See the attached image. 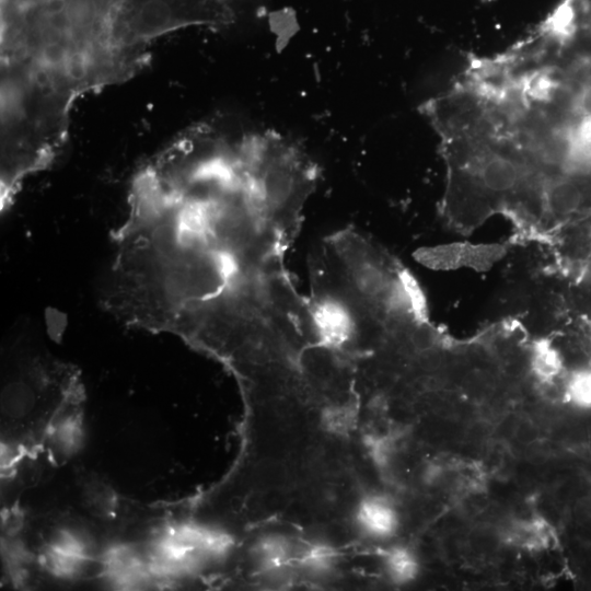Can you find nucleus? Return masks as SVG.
Masks as SVG:
<instances>
[{
    "instance_id": "f257e3e1",
    "label": "nucleus",
    "mask_w": 591,
    "mask_h": 591,
    "mask_svg": "<svg viewBox=\"0 0 591 591\" xmlns=\"http://www.w3.org/2000/svg\"><path fill=\"white\" fill-rule=\"evenodd\" d=\"M318 176L300 151L257 132L165 146L131 179L105 308L235 368L282 352L314 317L285 257Z\"/></svg>"
},
{
    "instance_id": "f03ea898",
    "label": "nucleus",
    "mask_w": 591,
    "mask_h": 591,
    "mask_svg": "<svg viewBox=\"0 0 591 591\" xmlns=\"http://www.w3.org/2000/svg\"><path fill=\"white\" fill-rule=\"evenodd\" d=\"M0 3V188L14 195L60 154L79 100L141 72L161 36L138 0Z\"/></svg>"
},
{
    "instance_id": "7ed1b4c3",
    "label": "nucleus",
    "mask_w": 591,
    "mask_h": 591,
    "mask_svg": "<svg viewBox=\"0 0 591 591\" xmlns=\"http://www.w3.org/2000/svg\"><path fill=\"white\" fill-rule=\"evenodd\" d=\"M228 546L225 531L194 522L171 523L151 537L144 554L153 578L179 579L219 560Z\"/></svg>"
},
{
    "instance_id": "20e7f679",
    "label": "nucleus",
    "mask_w": 591,
    "mask_h": 591,
    "mask_svg": "<svg viewBox=\"0 0 591 591\" xmlns=\"http://www.w3.org/2000/svg\"><path fill=\"white\" fill-rule=\"evenodd\" d=\"M507 243L473 244L454 242L418 250L416 259L436 270H453L462 267L487 271L508 252Z\"/></svg>"
},
{
    "instance_id": "39448f33",
    "label": "nucleus",
    "mask_w": 591,
    "mask_h": 591,
    "mask_svg": "<svg viewBox=\"0 0 591 591\" xmlns=\"http://www.w3.org/2000/svg\"><path fill=\"white\" fill-rule=\"evenodd\" d=\"M92 560V545L80 531L57 529L40 553L45 569L58 578H74Z\"/></svg>"
},
{
    "instance_id": "423d86ee",
    "label": "nucleus",
    "mask_w": 591,
    "mask_h": 591,
    "mask_svg": "<svg viewBox=\"0 0 591 591\" xmlns=\"http://www.w3.org/2000/svg\"><path fill=\"white\" fill-rule=\"evenodd\" d=\"M553 151L567 172L591 171V106L578 109L576 119L552 131Z\"/></svg>"
},
{
    "instance_id": "0eeeda50",
    "label": "nucleus",
    "mask_w": 591,
    "mask_h": 591,
    "mask_svg": "<svg viewBox=\"0 0 591 591\" xmlns=\"http://www.w3.org/2000/svg\"><path fill=\"white\" fill-rule=\"evenodd\" d=\"M357 529L373 541H389L398 531L399 512L389 497L380 494L366 495L355 510Z\"/></svg>"
},
{
    "instance_id": "6e6552de",
    "label": "nucleus",
    "mask_w": 591,
    "mask_h": 591,
    "mask_svg": "<svg viewBox=\"0 0 591 591\" xmlns=\"http://www.w3.org/2000/svg\"><path fill=\"white\" fill-rule=\"evenodd\" d=\"M474 177L485 190L505 195L512 193L524 181V167L507 153L487 152L477 159Z\"/></svg>"
},
{
    "instance_id": "1a4fd4ad",
    "label": "nucleus",
    "mask_w": 591,
    "mask_h": 591,
    "mask_svg": "<svg viewBox=\"0 0 591 591\" xmlns=\"http://www.w3.org/2000/svg\"><path fill=\"white\" fill-rule=\"evenodd\" d=\"M299 546L285 534L267 533L255 542L252 558L255 567L263 573L286 572L297 565Z\"/></svg>"
},
{
    "instance_id": "9d476101",
    "label": "nucleus",
    "mask_w": 591,
    "mask_h": 591,
    "mask_svg": "<svg viewBox=\"0 0 591 591\" xmlns=\"http://www.w3.org/2000/svg\"><path fill=\"white\" fill-rule=\"evenodd\" d=\"M104 573L117 587H136L148 577H152L144 552L129 547H119L109 552L104 560Z\"/></svg>"
},
{
    "instance_id": "9b49d317",
    "label": "nucleus",
    "mask_w": 591,
    "mask_h": 591,
    "mask_svg": "<svg viewBox=\"0 0 591 591\" xmlns=\"http://www.w3.org/2000/svg\"><path fill=\"white\" fill-rule=\"evenodd\" d=\"M508 544L525 552H542L556 542L553 526L544 518L531 515L513 520L505 530Z\"/></svg>"
},
{
    "instance_id": "f8f14e48",
    "label": "nucleus",
    "mask_w": 591,
    "mask_h": 591,
    "mask_svg": "<svg viewBox=\"0 0 591 591\" xmlns=\"http://www.w3.org/2000/svg\"><path fill=\"white\" fill-rule=\"evenodd\" d=\"M381 560L384 575L394 586H407L419 576V558L405 545L389 546L383 551Z\"/></svg>"
},
{
    "instance_id": "ddd939ff",
    "label": "nucleus",
    "mask_w": 591,
    "mask_h": 591,
    "mask_svg": "<svg viewBox=\"0 0 591 591\" xmlns=\"http://www.w3.org/2000/svg\"><path fill=\"white\" fill-rule=\"evenodd\" d=\"M530 366L537 380L551 383L561 375L564 357L552 341L542 340L536 343L531 350Z\"/></svg>"
},
{
    "instance_id": "4468645a",
    "label": "nucleus",
    "mask_w": 591,
    "mask_h": 591,
    "mask_svg": "<svg viewBox=\"0 0 591 591\" xmlns=\"http://www.w3.org/2000/svg\"><path fill=\"white\" fill-rule=\"evenodd\" d=\"M565 402L578 410H591V367H579L565 379Z\"/></svg>"
},
{
    "instance_id": "2eb2a0df",
    "label": "nucleus",
    "mask_w": 591,
    "mask_h": 591,
    "mask_svg": "<svg viewBox=\"0 0 591 591\" xmlns=\"http://www.w3.org/2000/svg\"><path fill=\"white\" fill-rule=\"evenodd\" d=\"M337 561L336 551L325 543L299 546L297 565L312 573L328 572Z\"/></svg>"
},
{
    "instance_id": "dca6fc26",
    "label": "nucleus",
    "mask_w": 591,
    "mask_h": 591,
    "mask_svg": "<svg viewBox=\"0 0 591 591\" xmlns=\"http://www.w3.org/2000/svg\"><path fill=\"white\" fill-rule=\"evenodd\" d=\"M74 413L66 414L53 429V445L62 454H70L78 448L81 437V426Z\"/></svg>"
}]
</instances>
